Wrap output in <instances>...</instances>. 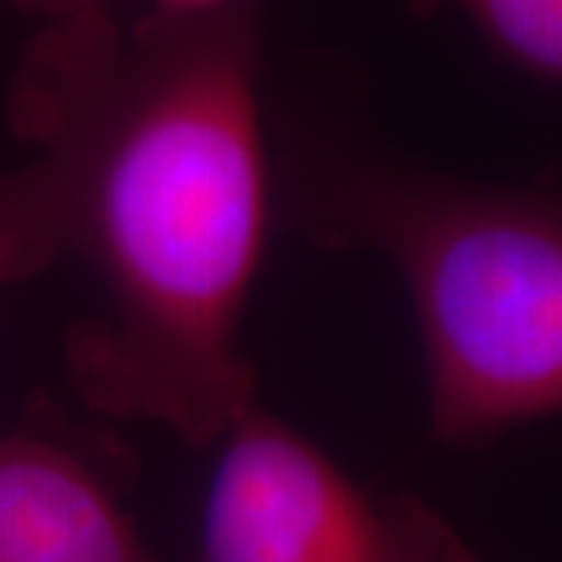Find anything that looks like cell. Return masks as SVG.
<instances>
[{
  "label": "cell",
  "mask_w": 562,
  "mask_h": 562,
  "mask_svg": "<svg viewBox=\"0 0 562 562\" xmlns=\"http://www.w3.org/2000/svg\"><path fill=\"white\" fill-rule=\"evenodd\" d=\"M0 288L81 262L101 313L66 338L79 401L213 447L260 401L244 322L276 222L262 3L122 25L38 22L7 88Z\"/></svg>",
  "instance_id": "6da1fadb"
},
{
  "label": "cell",
  "mask_w": 562,
  "mask_h": 562,
  "mask_svg": "<svg viewBox=\"0 0 562 562\" xmlns=\"http://www.w3.org/2000/svg\"><path fill=\"white\" fill-rule=\"evenodd\" d=\"M269 135L281 232L369 250L406 288L435 441L475 447L560 416L557 176H457L387 138L350 91L269 94Z\"/></svg>",
  "instance_id": "7a4b0ae2"
},
{
  "label": "cell",
  "mask_w": 562,
  "mask_h": 562,
  "mask_svg": "<svg viewBox=\"0 0 562 562\" xmlns=\"http://www.w3.org/2000/svg\"><path fill=\"white\" fill-rule=\"evenodd\" d=\"M216 447L198 562H484L422 497L366 487L260 401Z\"/></svg>",
  "instance_id": "3957f363"
},
{
  "label": "cell",
  "mask_w": 562,
  "mask_h": 562,
  "mask_svg": "<svg viewBox=\"0 0 562 562\" xmlns=\"http://www.w3.org/2000/svg\"><path fill=\"white\" fill-rule=\"evenodd\" d=\"M125 469L66 431H3L0 562H166L128 509Z\"/></svg>",
  "instance_id": "277c9868"
},
{
  "label": "cell",
  "mask_w": 562,
  "mask_h": 562,
  "mask_svg": "<svg viewBox=\"0 0 562 562\" xmlns=\"http://www.w3.org/2000/svg\"><path fill=\"white\" fill-rule=\"evenodd\" d=\"M419 20L460 16L509 69L543 88L562 81V0H406Z\"/></svg>",
  "instance_id": "5b68a950"
},
{
  "label": "cell",
  "mask_w": 562,
  "mask_h": 562,
  "mask_svg": "<svg viewBox=\"0 0 562 562\" xmlns=\"http://www.w3.org/2000/svg\"><path fill=\"white\" fill-rule=\"evenodd\" d=\"M247 3H266V0H150L144 20L154 22H184L220 16L228 10H238Z\"/></svg>",
  "instance_id": "8992f818"
},
{
  "label": "cell",
  "mask_w": 562,
  "mask_h": 562,
  "mask_svg": "<svg viewBox=\"0 0 562 562\" xmlns=\"http://www.w3.org/2000/svg\"><path fill=\"white\" fill-rule=\"evenodd\" d=\"M10 7H16L20 13L32 16L35 22H54L76 16L85 10H98V7H110L113 0H7Z\"/></svg>",
  "instance_id": "52a82bcc"
}]
</instances>
